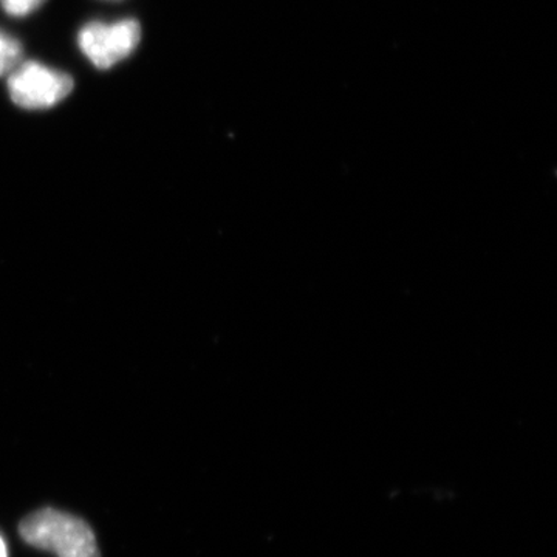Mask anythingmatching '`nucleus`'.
Wrapping results in <instances>:
<instances>
[{"mask_svg": "<svg viewBox=\"0 0 557 557\" xmlns=\"http://www.w3.org/2000/svg\"><path fill=\"white\" fill-rule=\"evenodd\" d=\"M44 3L46 0H2L3 10L13 17L28 16Z\"/></svg>", "mask_w": 557, "mask_h": 557, "instance_id": "obj_5", "label": "nucleus"}, {"mask_svg": "<svg viewBox=\"0 0 557 557\" xmlns=\"http://www.w3.org/2000/svg\"><path fill=\"white\" fill-rule=\"evenodd\" d=\"M73 87L75 83L69 73L36 61L21 62L9 76L11 100L27 110L54 108L72 94Z\"/></svg>", "mask_w": 557, "mask_h": 557, "instance_id": "obj_2", "label": "nucleus"}, {"mask_svg": "<svg viewBox=\"0 0 557 557\" xmlns=\"http://www.w3.org/2000/svg\"><path fill=\"white\" fill-rule=\"evenodd\" d=\"M0 557H7L5 544H3L2 537H0Z\"/></svg>", "mask_w": 557, "mask_h": 557, "instance_id": "obj_6", "label": "nucleus"}, {"mask_svg": "<svg viewBox=\"0 0 557 557\" xmlns=\"http://www.w3.org/2000/svg\"><path fill=\"white\" fill-rule=\"evenodd\" d=\"M22 62V46L13 36L0 32V78L10 75Z\"/></svg>", "mask_w": 557, "mask_h": 557, "instance_id": "obj_4", "label": "nucleus"}, {"mask_svg": "<svg viewBox=\"0 0 557 557\" xmlns=\"http://www.w3.org/2000/svg\"><path fill=\"white\" fill-rule=\"evenodd\" d=\"M139 39L141 25L135 20H123L113 24L90 22L78 33L81 51L100 70L113 67L129 58L137 50Z\"/></svg>", "mask_w": 557, "mask_h": 557, "instance_id": "obj_3", "label": "nucleus"}, {"mask_svg": "<svg viewBox=\"0 0 557 557\" xmlns=\"http://www.w3.org/2000/svg\"><path fill=\"white\" fill-rule=\"evenodd\" d=\"M20 533L32 547L58 557H101L91 528L83 519L53 508L40 509L22 520Z\"/></svg>", "mask_w": 557, "mask_h": 557, "instance_id": "obj_1", "label": "nucleus"}]
</instances>
